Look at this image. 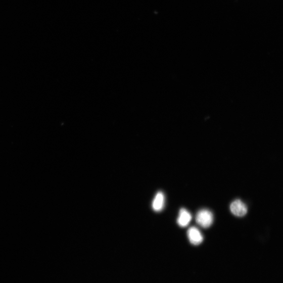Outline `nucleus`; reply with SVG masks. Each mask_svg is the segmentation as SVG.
I'll list each match as a JSON object with an SVG mask.
<instances>
[{
	"label": "nucleus",
	"mask_w": 283,
	"mask_h": 283,
	"mask_svg": "<svg viewBox=\"0 0 283 283\" xmlns=\"http://www.w3.org/2000/svg\"><path fill=\"white\" fill-rule=\"evenodd\" d=\"M197 223L204 228H208L214 221V216L209 210L203 209L198 212L196 217Z\"/></svg>",
	"instance_id": "f257e3e1"
},
{
	"label": "nucleus",
	"mask_w": 283,
	"mask_h": 283,
	"mask_svg": "<svg viewBox=\"0 0 283 283\" xmlns=\"http://www.w3.org/2000/svg\"><path fill=\"white\" fill-rule=\"evenodd\" d=\"M230 210L234 215L241 217L247 214L248 209L247 206L242 201L237 200L231 203Z\"/></svg>",
	"instance_id": "f03ea898"
},
{
	"label": "nucleus",
	"mask_w": 283,
	"mask_h": 283,
	"mask_svg": "<svg viewBox=\"0 0 283 283\" xmlns=\"http://www.w3.org/2000/svg\"><path fill=\"white\" fill-rule=\"evenodd\" d=\"M187 235L192 244L199 245L203 242L204 238L201 231L195 226H192L187 231Z\"/></svg>",
	"instance_id": "7ed1b4c3"
},
{
	"label": "nucleus",
	"mask_w": 283,
	"mask_h": 283,
	"mask_svg": "<svg viewBox=\"0 0 283 283\" xmlns=\"http://www.w3.org/2000/svg\"><path fill=\"white\" fill-rule=\"evenodd\" d=\"M192 217L190 212L185 209L180 210L177 222L181 227H185L191 221Z\"/></svg>",
	"instance_id": "20e7f679"
},
{
	"label": "nucleus",
	"mask_w": 283,
	"mask_h": 283,
	"mask_svg": "<svg viewBox=\"0 0 283 283\" xmlns=\"http://www.w3.org/2000/svg\"><path fill=\"white\" fill-rule=\"evenodd\" d=\"M165 203V196L162 192H158L154 197L152 207L154 211L159 212L161 211Z\"/></svg>",
	"instance_id": "39448f33"
}]
</instances>
